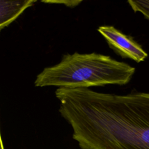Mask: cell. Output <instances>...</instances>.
Here are the masks:
<instances>
[{
  "mask_svg": "<svg viewBox=\"0 0 149 149\" xmlns=\"http://www.w3.org/2000/svg\"><path fill=\"white\" fill-rule=\"evenodd\" d=\"M97 31L105 40L110 48L122 58H129L137 63L144 61L148 54L133 38L113 26H101Z\"/></svg>",
  "mask_w": 149,
  "mask_h": 149,
  "instance_id": "3957f363",
  "label": "cell"
},
{
  "mask_svg": "<svg viewBox=\"0 0 149 149\" xmlns=\"http://www.w3.org/2000/svg\"><path fill=\"white\" fill-rule=\"evenodd\" d=\"M0 149H4L3 143H2V139H1V133H0Z\"/></svg>",
  "mask_w": 149,
  "mask_h": 149,
  "instance_id": "52a82bcc",
  "label": "cell"
},
{
  "mask_svg": "<svg viewBox=\"0 0 149 149\" xmlns=\"http://www.w3.org/2000/svg\"><path fill=\"white\" fill-rule=\"evenodd\" d=\"M36 2L34 0L0 1V30L15 20Z\"/></svg>",
  "mask_w": 149,
  "mask_h": 149,
  "instance_id": "277c9868",
  "label": "cell"
},
{
  "mask_svg": "<svg viewBox=\"0 0 149 149\" xmlns=\"http://www.w3.org/2000/svg\"><path fill=\"white\" fill-rule=\"evenodd\" d=\"M136 69L109 55L96 52L66 54L57 64L45 68L34 82L37 87L89 88L123 86L132 80Z\"/></svg>",
  "mask_w": 149,
  "mask_h": 149,
  "instance_id": "7a4b0ae2",
  "label": "cell"
},
{
  "mask_svg": "<svg viewBox=\"0 0 149 149\" xmlns=\"http://www.w3.org/2000/svg\"><path fill=\"white\" fill-rule=\"evenodd\" d=\"M45 2H52V3H67L65 4V5L68 6H70V7H73V6H75L76 5H78L79 3H81L82 2V1H44Z\"/></svg>",
  "mask_w": 149,
  "mask_h": 149,
  "instance_id": "8992f818",
  "label": "cell"
},
{
  "mask_svg": "<svg viewBox=\"0 0 149 149\" xmlns=\"http://www.w3.org/2000/svg\"><path fill=\"white\" fill-rule=\"evenodd\" d=\"M127 3L134 12L141 13L149 20V0H129Z\"/></svg>",
  "mask_w": 149,
  "mask_h": 149,
  "instance_id": "5b68a950",
  "label": "cell"
},
{
  "mask_svg": "<svg viewBox=\"0 0 149 149\" xmlns=\"http://www.w3.org/2000/svg\"><path fill=\"white\" fill-rule=\"evenodd\" d=\"M55 95L81 149H149V93L58 87Z\"/></svg>",
  "mask_w": 149,
  "mask_h": 149,
  "instance_id": "6da1fadb",
  "label": "cell"
}]
</instances>
